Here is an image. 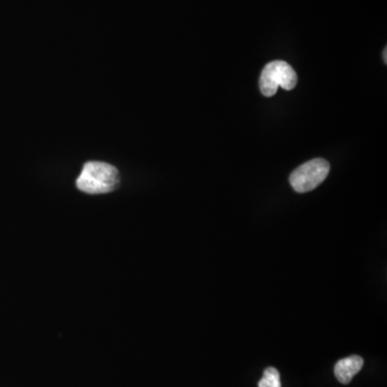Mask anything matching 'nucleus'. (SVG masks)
<instances>
[{"mask_svg":"<svg viewBox=\"0 0 387 387\" xmlns=\"http://www.w3.org/2000/svg\"><path fill=\"white\" fill-rule=\"evenodd\" d=\"M119 171L115 166L101 161H90L83 167L76 186L88 194H105L119 185Z\"/></svg>","mask_w":387,"mask_h":387,"instance_id":"obj_1","label":"nucleus"},{"mask_svg":"<svg viewBox=\"0 0 387 387\" xmlns=\"http://www.w3.org/2000/svg\"><path fill=\"white\" fill-rule=\"evenodd\" d=\"M297 74L287 62H272L262 70L260 79V92L264 96L271 97L277 94L279 88L293 90L297 86Z\"/></svg>","mask_w":387,"mask_h":387,"instance_id":"obj_2","label":"nucleus"},{"mask_svg":"<svg viewBox=\"0 0 387 387\" xmlns=\"http://www.w3.org/2000/svg\"><path fill=\"white\" fill-rule=\"evenodd\" d=\"M329 171L328 161L323 158L312 159L294 171L289 182L297 192H311L325 181Z\"/></svg>","mask_w":387,"mask_h":387,"instance_id":"obj_3","label":"nucleus"},{"mask_svg":"<svg viewBox=\"0 0 387 387\" xmlns=\"http://www.w3.org/2000/svg\"><path fill=\"white\" fill-rule=\"evenodd\" d=\"M364 366V359L361 356L352 355L340 359L335 366V376L342 384L351 383L354 376L361 371Z\"/></svg>","mask_w":387,"mask_h":387,"instance_id":"obj_4","label":"nucleus"},{"mask_svg":"<svg viewBox=\"0 0 387 387\" xmlns=\"http://www.w3.org/2000/svg\"><path fill=\"white\" fill-rule=\"evenodd\" d=\"M258 387H281L280 372L273 367L267 368Z\"/></svg>","mask_w":387,"mask_h":387,"instance_id":"obj_5","label":"nucleus"},{"mask_svg":"<svg viewBox=\"0 0 387 387\" xmlns=\"http://www.w3.org/2000/svg\"><path fill=\"white\" fill-rule=\"evenodd\" d=\"M383 57H384V63L387 64V49L385 47L384 52H383Z\"/></svg>","mask_w":387,"mask_h":387,"instance_id":"obj_6","label":"nucleus"}]
</instances>
